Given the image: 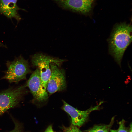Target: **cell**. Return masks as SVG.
<instances>
[{
  "label": "cell",
  "mask_w": 132,
  "mask_h": 132,
  "mask_svg": "<svg viewBox=\"0 0 132 132\" xmlns=\"http://www.w3.org/2000/svg\"><path fill=\"white\" fill-rule=\"evenodd\" d=\"M80 131L77 127L71 124L69 127L64 128L63 132H80Z\"/></svg>",
  "instance_id": "4fadbf2b"
},
{
  "label": "cell",
  "mask_w": 132,
  "mask_h": 132,
  "mask_svg": "<svg viewBox=\"0 0 132 132\" xmlns=\"http://www.w3.org/2000/svg\"><path fill=\"white\" fill-rule=\"evenodd\" d=\"M44 132H55L53 129L52 126L51 125H50L46 129Z\"/></svg>",
  "instance_id": "5bb4252c"
},
{
  "label": "cell",
  "mask_w": 132,
  "mask_h": 132,
  "mask_svg": "<svg viewBox=\"0 0 132 132\" xmlns=\"http://www.w3.org/2000/svg\"><path fill=\"white\" fill-rule=\"evenodd\" d=\"M125 121L122 119L119 122V127L116 130L110 129V132H132V124H131L129 127H127L125 125Z\"/></svg>",
  "instance_id": "8fae6325"
},
{
  "label": "cell",
  "mask_w": 132,
  "mask_h": 132,
  "mask_svg": "<svg viewBox=\"0 0 132 132\" xmlns=\"http://www.w3.org/2000/svg\"><path fill=\"white\" fill-rule=\"evenodd\" d=\"M114 120L113 117L109 124L95 125L86 131V132H109L113 123Z\"/></svg>",
  "instance_id": "30bf717a"
},
{
  "label": "cell",
  "mask_w": 132,
  "mask_h": 132,
  "mask_svg": "<svg viewBox=\"0 0 132 132\" xmlns=\"http://www.w3.org/2000/svg\"><path fill=\"white\" fill-rule=\"evenodd\" d=\"M132 25L123 22L115 24L109 39V51L120 66L126 48L132 41Z\"/></svg>",
  "instance_id": "6da1fadb"
},
{
  "label": "cell",
  "mask_w": 132,
  "mask_h": 132,
  "mask_svg": "<svg viewBox=\"0 0 132 132\" xmlns=\"http://www.w3.org/2000/svg\"><path fill=\"white\" fill-rule=\"evenodd\" d=\"M25 85L29 88L34 100L37 101L42 102L48 99V93L43 88L38 68L32 73Z\"/></svg>",
  "instance_id": "ba28073f"
},
{
  "label": "cell",
  "mask_w": 132,
  "mask_h": 132,
  "mask_svg": "<svg viewBox=\"0 0 132 132\" xmlns=\"http://www.w3.org/2000/svg\"><path fill=\"white\" fill-rule=\"evenodd\" d=\"M80 131V132H82V131Z\"/></svg>",
  "instance_id": "9a60e30c"
},
{
  "label": "cell",
  "mask_w": 132,
  "mask_h": 132,
  "mask_svg": "<svg viewBox=\"0 0 132 132\" xmlns=\"http://www.w3.org/2000/svg\"><path fill=\"white\" fill-rule=\"evenodd\" d=\"M63 61L41 54H35L32 56V64L33 66L38 67L39 70L44 90H46L47 83L51 74L50 64L54 63L59 66Z\"/></svg>",
  "instance_id": "277c9868"
},
{
  "label": "cell",
  "mask_w": 132,
  "mask_h": 132,
  "mask_svg": "<svg viewBox=\"0 0 132 132\" xmlns=\"http://www.w3.org/2000/svg\"><path fill=\"white\" fill-rule=\"evenodd\" d=\"M62 8L88 15L92 11L96 0H53Z\"/></svg>",
  "instance_id": "52a82bcc"
},
{
  "label": "cell",
  "mask_w": 132,
  "mask_h": 132,
  "mask_svg": "<svg viewBox=\"0 0 132 132\" xmlns=\"http://www.w3.org/2000/svg\"><path fill=\"white\" fill-rule=\"evenodd\" d=\"M12 119L14 123V127L13 129L8 132H25L22 124L14 118H12Z\"/></svg>",
  "instance_id": "7c38bea8"
},
{
  "label": "cell",
  "mask_w": 132,
  "mask_h": 132,
  "mask_svg": "<svg viewBox=\"0 0 132 132\" xmlns=\"http://www.w3.org/2000/svg\"><path fill=\"white\" fill-rule=\"evenodd\" d=\"M7 65V70L2 78L7 79L10 83H17L25 79L27 74L31 72L28 61L21 56L8 62Z\"/></svg>",
  "instance_id": "7a4b0ae2"
},
{
  "label": "cell",
  "mask_w": 132,
  "mask_h": 132,
  "mask_svg": "<svg viewBox=\"0 0 132 132\" xmlns=\"http://www.w3.org/2000/svg\"><path fill=\"white\" fill-rule=\"evenodd\" d=\"M25 85L0 92V115L18 105L26 93Z\"/></svg>",
  "instance_id": "3957f363"
},
{
  "label": "cell",
  "mask_w": 132,
  "mask_h": 132,
  "mask_svg": "<svg viewBox=\"0 0 132 132\" xmlns=\"http://www.w3.org/2000/svg\"><path fill=\"white\" fill-rule=\"evenodd\" d=\"M58 66L54 63H51L50 64L51 74L46 88L47 92L50 95L62 91L66 87L65 72Z\"/></svg>",
  "instance_id": "5b68a950"
},
{
  "label": "cell",
  "mask_w": 132,
  "mask_h": 132,
  "mask_svg": "<svg viewBox=\"0 0 132 132\" xmlns=\"http://www.w3.org/2000/svg\"><path fill=\"white\" fill-rule=\"evenodd\" d=\"M63 105L62 109L70 116L71 124L77 127L83 125L87 120L88 117L92 111L98 110L103 102H100L98 105L91 107L85 110H81L73 107L63 100Z\"/></svg>",
  "instance_id": "8992f818"
},
{
  "label": "cell",
  "mask_w": 132,
  "mask_h": 132,
  "mask_svg": "<svg viewBox=\"0 0 132 132\" xmlns=\"http://www.w3.org/2000/svg\"><path fill=\"white\" fill-rule=\"evenodd\" d=\"M20 8L17 5V0H0V14H3L7 17L15 19L18 21L21 19L18 13Z\"/></svg>",
  "instance_id": "9c48e42d"
}]
</instances>
